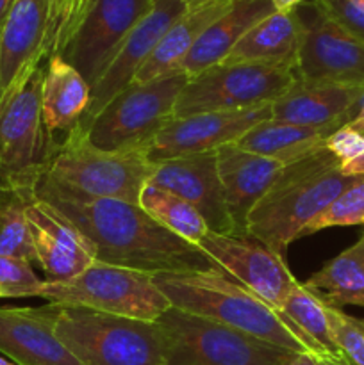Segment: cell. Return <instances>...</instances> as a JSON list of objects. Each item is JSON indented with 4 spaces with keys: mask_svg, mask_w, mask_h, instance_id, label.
Here are the masks:
<instances>
[{
    "mask_svg": "<svg viewBox=\"0 0 364 365\" xmlns=\"http://www.w3.org/2000/svg\"><path fill=\"white\" fill-rule=\"evenodd\" d=\"M54 305L0 307V353L18 365H82L54 330Z\"/></svg>",
    "mask_w": 364,
    "mask_h": 365,
    "instance_id": "19",
    "label": "cell"
},
{
    "mask_svg": "<svg viewBox=\"0 0 364 365\" xmlns=\"http://www.w3.org/2000/svg\"><path fill=\"white\" fill-rule=\"evenodd\" d=\"M271 13H275L271 0H234V4L200 36L191 52L182 61L181 71L191 78L221 63L239 39Z\"/></svg>",
    "mask_w": 364,
    "mask_h": 365,
    "instance_id": "22",
    "label": "cell"
},
{
    "mask_svg": "<svg viewBox=\"0 0 364 365\" xmlns=\"http://www.w3.org/2000/svg\"><path fill=\"white\" fill-rule=\"evenodd\" d=\"M27 217L34 242L36 264L50 284L66 282L95 262V252L79 228L50 203L32 196Z\"/></svg>",
    "mask_w": 364,
    "mask_h": 365,
    "instance_id": "18",
    "label": "cell"
},
{
    "mask_svg": "<svg viewBox=\"0 0 364 365\" xmlns=\"http://www.w3.org/2000/svg\"><path fill=\"white\" fill-rule=\"evenodd\" d=\"M303 284L334 309L364 307V230L352 246L325 262Z\"/></svg>",
    "mask_w": 364,
    "mask_h": 365,
    "instance_id": "27",
    "label": "cell"
},
{
    "mask_svg": "<svg viewBox=\"0 0 364 365\" xmlns=\"http://www.w3.org/2000/svg\"><path fill=\"white\" fill-rule=\"evenodd\" d=\"M50 0H14L0 27L2 103L13 96L49 57Z\"/></svg>",
    "mask_w": 364,
    "mask_h": 365,
    "instance_id": "16",
    "label": "cell"
},
{
    "mask_svg": "<svg viewBox=\"0 0 364 365\" xmlns=\"http://www.w3.org/2000/svg\"><path fill=\"white\" fill-rule=\"evenodd\" d=\"M332 21L353 38L364 41V6L357 0H316Z\"/></svg>",
    "mask_w": 364,
    "mask_h": 365,
    "instance_id": "36",
    "label": "cell"
},
{
    "mask_svg": "<svg viewBox=\"0 0 364 365\" xmlns=\"http://www.w3.org/2000/svg\"><path fill=\"white\" fill-rule=\"evenodd\" d=\"M334 339L350 365H364V319L330 307Z\"/></svg>",
    "mask_w": 364,
    "mask_h": 365,
    "instance_id": "34",
    "label": "cell"
},
{
    "mask_svg": "<svg viewBox=\"0 0 364 365\" xmlns=\"http://www.w3.org/2000/svg\"><path fill=\"white\" fill-rule=\"evenodd\" d=\"M54 312L57 339L82 365H164V339L157 321L81 307L54 305Z\"/></svg>",
    "mask_w": 364,
    "mask_h": 365,
    "instance_id": "5",
    "label": "cell"
},
{
    "mask_svg": "<svg viewBox=\"0 0 364 365\" xmlns=\"http://www.w3.org/2000/svg\"><path fill=\"white\" fill-rule=\"evenodd\" d=\"M188 11L182 0H153V7L138 21L102 73L91 84V100L79 125H88L114 96L132 84L168 29Z\"/></svg>",
    "mask_w": 364,
    "mask_h": 365,
    "instance_id": "14",
    "label": "cell"
},
{
    "mask_svg": "<svg viewBox=\"0 0 364 365\" xmlns=\"http://www.w3.org/2000/svg\"><path fill=\"white\" fill-rule=\"evenodd\" d=\"M285 365H332L327 360L320 359V356L313 355V353H296L291 360Z\"/></svg>",
    "mask_w": 364,
    "mask_h": 365,
    "instance_id": "37",
    "label": "cell"
},
{
    "mask_svg": "<svg viewBox=\"0 0 364 365\" xmlns=\"http://www.w3.org/2000/svg\"><path fill=\"white\" fill-rule=\"evenodd\" d=\"M157 324L164 339V365H285L296 355L173 307Z\"/></svg>",
    "mask_w": 364,
    "mask_h": 365,
    "instance_id": "7",
    "label": "cell"
},
{
    "mask_svg": "<svg viewBox=\"0 0 364 365\" xmlns=\"http://www.w3.org/2000/svg\"><path fill=\"white\" fill-rule=\"evenodd\" d=\"M295 11L303 24L295 64L296 81L364 88V41L332 21L316 0H305Z\"/></svg>",
    "mask_w": 364,
    "mask_h": 365,
    "instance_id": "11",
    "label": "cell"
},
{
    "mask_svg": "<svg viewBox=\"0 0 364 365\" xmlns=\"http://www.w3.org/2000/svg\"><path fill=\"white\" fill-rule=\"evenodd\" d=\"M271 118V103L245 110L200 113L173 118L146 148L152 164L175 157L216 152L220 146L238 143L250 128Z\"/></svg>",
    "mask_w": 364,
    "mask_h": 365,
    "instance_id": "15",
    "label": "cell"
},
{
    "mask_svg": "<svg viewBox=\"0 0 364 365\" xmlns=\"http://www.w3.org/2000/svg\"><path fill=\"white\" fill-rule=\"evenodd\" d=\"M364 100V88L296 81L271 103V120L335 130L350 123Z\"/></svg>",
    "mask_w": 364,
    "mask_h": 365,
    "instance_id": "21",
    "label": "cell"
},
{
    "mask_svg": "<svg viewBox=\"0 0 364 365\" xmlns=\"http://www.w3.org/2000/svg\"><path fill=\"white\" fill-rule=\"evenodd\" d=\"M0 365H18V364L11 362V360L6 359V356H0Z\"/></svg>",
    "mask_w": 364,
    "mask_h": 365,
    "instance_id": "42",
    "label": "cell"
},
{
    "mask_svg": "<svg viewBox=\"0 0 364 365\" xmlns=\"http://www.w3.org/2000/svg\"><path fill=\"white\" fill-rule=\"evenodd\" d=\"M45 284L34 273L32 264L0 257V299L39 298Z\"/></svg>",
    "mask_w": 364,
    "mask_h": 365,
    "instance_id": "33",
    "label": "cell"
},
{
    "mask_svg": "<svg viewBox=\"0 0 364 365\" xmlns=\"http://www.w3.org/2000/svg\"><path fill=\"white\" fill-rule=\"evenodd\" d=\"M34 195L79 228L98 262L152 277L206 271L223 273L198 246L161 227L138 203L79 198L41 178L36 184Z\"/></svg>",
    "mask_w": 364,
    "mask_h": 365,
    "instance_id": "1",
    "label": "cell"
},
{
    "mask_svg": "<svg viewBox=\"0 0 364 365\" xmlns=\"http://www.w3.org/2000/svg\"><path fill=\"white\" fill-rule=\"evenodd\" d=\"M271 2H273L275 11L285 13V11H293L295 7H298L300 4L305 2V0H271Z\"/></svg>",
    "mask_w": 364,
    "mask_h": 365,
    "instance_id": "38",
    "label": "cell"
},
{
    "mask_svg": "<svg viewBox=\"0 0 364 365\" xmlns=\"http://www.w3.org/2000/svg\"><path fill=\"white\" fill-rule=\"evenodd\" d=\"M2 78H0V107H2Z\"/></svg>",
    "mask_w": 364,
    "mask_h": 365,
    "instance_id": "43",
    "label": "cell"
},
{
    "mask_svg": "<svg viewBox=\"0 0 364 365\" xmlns=\"http://www.w3.org/2000/svg\"><path fill=\"white\" fill-rule=\"evenodd\" d=\"M334 130L302 127L270 118L250 128L236 145L288 166L323 148L325 139Z\"/></svg>",
    "mask_w": 364,
    "mask_h": 365,
    "instance_id": "26",
    "label": "cell"
},
{
    "mask_svg": "<svg viewBox=\"0 0 364 365\" xmlns=\"http://www.w3.org/2000/svg\"><path fill=\"white\" fill-rule=\"evenodd\" d=\"M196 246L227 277L245 285L277 310H282L289 292L298 284L284 257L253 237H236L209 230Z\"/></svg>",
    "mask_w": 364,
    "mask_h": 365,
    "instance_id": "13",
    "label": "cell"
},
{
    "mask_svg": "<svg viewBox=\"0 0 364 365\" xmlns=\"http://www.w3.org/2000/svg\"><path fill=\"white\" fill-rule=\"evenodd\" d=\"M139 207L161 227L191 245H196L209 232L206 220L196 212L195 207H191L173 192L157 187L150 182L141 191Z\"/></svg>",
    "mask_w": 364,
    "mask_h": 365,
    "instance_id": "30",
    "label": "cell"
},
{
    "mask_svg": "<svg viewBox=\"0 0 364 365\" xmlns=\"http://www.w3.org/2000/svg\"><path fill=\"white\" fill-rule=\"evenodd\" d=\"M355 178L346 177L325 146L282 168L246 221V235L284 257L289 245Z\"/></svg>",
    "mask_w": 364,
    "mask_h": 365,
    "instance_id": "3",
    "label": "cell"
},
{
    "mask_svg": "<svg viewBox=\"0 0 364 365\" xmlns=\"http://www.w3.org/2000/svg\"><path fill=\"white\" fill-rule=\"evenodd\" d=\"M150 184L173 192L195 207L214 234L234 235L218 175L216 152L175 157L153 164Z\"/></svg>",
    "mask_w": 364,
    "mask_h": 365,
    "instance_id": "17",
    "label": "cell"
},
{
    "mask_svg": "<svg viewBox=\"0 0 364 365\" xmlns=\"http://www.w3.org/2000/svg\"><path fill=\"white\" fill-rule=\"evenodd\" d=\"M13 4H14V0H0V27H2L4 21H6L7 14H9Z\"/></svg>",
    "mask_w": 364,
    "mask_h": 365,
    "instance_id": "40",
    "label": "cell"
},
{
    "mask_svg": "<svg viewBox=\"0 0 364 365\" xmlns=\"http://www.w3.org/2000/svg\"><path fill=\"white\" fill-rule=\"evenodd\" d=\"M303 24L295 9L275 11L253 25L221 63L284 64L295 70Z\"/></svg>",
    "mask_w": 364,
    "mask_h": 365,
    "instance_id": "23",
    "label": "cell"
},
{
    "mask_svg": "<svg viewBox=\"0 0 364 365\" xmlns=\"http://www.w3.org/2000/svg\"><path fill=\"white\" fill-rule=\"evenodd\" d=\"M77 9L79 0H50L49 57L61 53V50L66 45L68 38L74 31Z\"/></svg>",
    "mask_w": 364,
    "mask_h": 365,
    "instance_id": "35",
    "label": "cell"
},
{
    "mask_svg": "<svg viewBox=\"0 0 364 365\" xmlns=\"http://www.w3.org/2000/svg\"><path fill=\"white\" fill-rule=\"evenodd\" d=\"M295 82V70L284 64L218 63L186 82L173 118L270 106Z\"/></svg>",
    "mask_w": 364,
    "mask_h": 365,
    "instance_id": "9",
    "label": "cell"
},
{
    "mask_svg": "<svg viewBox=\"0 0 364 365\" xmlns=\"http://www.w3.org/2000/svg\"><path fill=\"white\" fill-rule=\"evenodd\" d=\"M334 227H364V177L355 178L343 189L341 195L300 232L298 239Z\"/></svg>",
    "mask_w": 364,
    "mask_h": 365,
    "instance_id": "31",
    "label": "cell"
},
{
    "mask_svg": "<svg viewBox=\"0 0 364 365\" xmlns=\"http://www.w3.org/2000/svg\"><path fill=\"white\" fill-rule=\"evenodd\" d=\"M234 0H206L196 6L188 7L184 14L168 29L164 38L153 50L138 75L132 82H150L171 71L181 70L182 61L186 59L200 36L214 20L221 16Z\"/></svg>",
    "mask_w": 364,
    "mask_h": 365,
    "instance_id": "24",
    "label": "cell"
},
{
    "mask_svg": "<svg viewBox=\"0 0 364 365\" xmlns=\"http://www.w3.org/2000/svg\"><path fill=\"white\" fill-rule=\"evenodd\" d=\"M348 125H350V127L355 128V130L363 132V134H364V100H363V103H360L359 110L355 113V116H353V120L350 121Z\"/></svg>",
    "mask_w": 364,
    "mask_h": 365,
    "instance_id": "39",
    "label": "cell"
},
{
    "mask_svg": "<svg viewBox=\"0 0 364 365\" xmlns=\"http://www.w3.org/2000/svg\"><path fill=\"white\" fill-rule=\"evenodd\" d=\"M89 100V82L63 56L49 57L41 84V110L46 128L52 134L70 132L86 114Z\"/></svg>",
    "mask_w": 364,
    "mask_h": 365,
    "instance_id": "25",
    "label": "cell"
},
{
    "mask_svg": "<svg viewBox=\"0 0 364 365\" xmlns=\"http://www.w3.org/2000/svg\"><path fill=\"white\" fill-rule=\"evenodd\" d=\"M153 282L170 307L216 321L293 353H313L335 365L285 316L225 273L157 274Z\"/></svg>",
    "mask_w": 364,
    "mask_h": 365,
    "instance_id": "2",
    "label": "cell"
},
{
    "mask_svg": "<svg viewBox=\"0 0 364 365\" xmlns=\"http://www.w3.org/2000/svg\"><path fill=\"white\" fill-rule=\"evenodd\" d=\"M325 150L339 163L343 173L352 178L364 177V134L348 123L335 128L325 139Z\"/></svg>",
    "mask_w": 364,
    "mask_h": 365,
    "instance_id": "32",
    "label": "cell"
},
{
    "mask_svg": "<svg viewBox=\"0 0 364 365\" xmlns=\"http://www.w3.org/2000/svg\"><path fill=\"white\" fill-rule=\"evenodd\" d=\"M188 81V75L177 70L150 82H132L81 127L96 148L146 153L156 135L173 120L175 103Z\"/></svg>",
    "mask_w": 364,
    "mask_h": 365,
    "instance_id": "6",
    "label": "cell"
},
{
    "mask_svg": "<svg viewBox=\"0 0 364 365\" xmlns=\"http://www.w3.org/2000/svg\"><path fill=\"white\" fill-rule=\"evenodd\" d=\"M153 173L145 152H107L89 143L75 125L59 143L41 180L86 200L138 203Z\"/></svg>",
    "mask_w": 364,
    "mask_h": 365,
    "instance_id": "4",
    "label": "cell"
},
{
    "mask_svg": "<svg viewBox=\"0 0 364 365\" xmlns=\"http://www.w3.org/2000/svg\"><path fill=\"white\" fill-rule=\"evenodd\" d=\"M282 312L328 356L335 365H350L334 339L330 321V305L323 302L303 282L293 287Z\"/></svg>",
    "mask_w": 364,
    "mask_h": 365,
    "instance_id": "28",
    "label": "cell"
},
{
    "mask_svg": "<svg viewBox=\"0 0 364 365\" xmlns=\"http://www.w3.org/2000/svg\"><path fill=\"white\" fill-rule=\"evenodd\" d=\"M39 298L52 305L81 307L150 323H156L170 309L152 274L98 260L71 280L46 282Z\"/></svg>",
    "mask_w": 364,
    "mask_h": 365,
    "instance_id": "8",
    "label": "cell"
},
{
    "mask_svg": "<svg viewBox=\"0 0 364 365\" xmlns=\"http://www.w3.org/2000/svg\"><path fill=\"white\" fill-rule=\"evenodd\" d=\"M182 2H184L188 7H193V6H196V4H200V2H206V0H182Z\"/></svg>",
    "mask_w": 364,
    "mask_h": 365,
    "instance_id": "41",
    "label": "cell"
},
{
    "mask_svg": "<svg viewBox=\"0 0 364 365\" xmlns=\"http://www.w3.org/2000/svg\"><path fill=\"white\" fill-rule=\"evenodd\" d=\"M357 2H360V4H363V6H364V0H357Z\"/></svg>",
    "mask_w": 364,
    "mask_h": 365,
    "instance_id": "44",
    "label": "cell"
},
{
    "mask_svg": "<svg viewBox=\"0 0 364 365\" xmlns=\"http://www.w3.org/2000/svg\"><path fill=\"white\" fill-rule=\"evenodd\" d=\"M34 189L0 187V257L36 262L27 205Z\"/></svg>",
    "mask_w": 364,
    "mask_h": 365,
    "instance_id": "29",
    "label": "cell"
},
{
    "mask_svg": "<svg viewBox=\"0 0 364 365\" xmlns=\"http://www.w3.org/2000/svg\"><path fill=\"white\" fill-rule=\"evenodd\" d=\"M152 7L153 0H93L59 56L91 86Z\"/></svg>",
    "mask_w": 364,
    "mask_h": 365,
    "instance_id": "12",
    "label": "cell"
},
{
    "mask_svg": "<svg viewBox=\"0 0 364 365\" xmlns=\"http://www.w3.org/2000/svg\"><path fill=\"white\" fill-rule=\"evenodd\" d=\"M43 71L36 70L0 107V187L36 189L57 148L43 121Z\"/></svg>",
    "mask_w": 364,
    "mask_h": 365,
    "instance_id": "10",
    "label": "cell"
},
{
    "mask_svg": "<svg viewBox=\"0 0 364 365\" xmlns=\"http://www.w3.org/2000/svg\"><path fill=\"white\" fill-rule=\"evenodd\" d=\"M216 163L225 205L234 225V235L248 237L246 221L250 212L277 180L284 164L270 157L248 152L236 143L216 150Z\"/></svg>",
    "mask_w": 364,
    "mask_h": 365,
    "instance_id": "20",
    "label": "cell"
}]
</instances>
